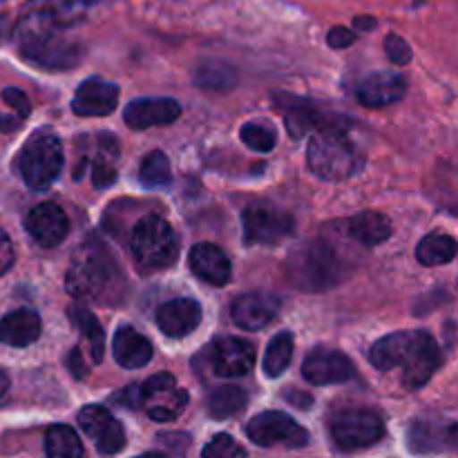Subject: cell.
<instances>
[{"instance_id": "cell-1", "label": "cell", "mask_w": 458, "mask_h": 458, "mask_svg": "<svg viewBox=\"0 0 458 458\" xmlns=\"http://www.w3.org/2000/svg\"><path fill=\"white\" fill-rule=\"evenodd\" d=\"M49 4L43 9H31L18 21L13 30V40L18 45V52L34 65L45 70H70L76 67L81 58V47L72 38L65 36L67 12Z\"/></svg>"}, {"instance_id": "cell-2", "label": "cell", "mask_w": 458, "mask_h": 458, "mask_svg": "<svg viewBox=\"0 0 458 458\" xmlns=\"http://www.w3.org/2000/svg\"><path fill=\"white\" fill-rule=\"evenodd\" d=\"M369 360L380 371L403 369L405 387L420 389L437 374L443 356L437 338L428 331H396L371 347Z\"/></svg>"}, {"instance_id": "cell-3", "label": "cell", "mask_w": 458, "mask_h": 458, "mask_svg": "<svg viewBox=\"0 0 458 458\" xmlns=\"http://www.w3.org/2000/svg\"><path fill=\"white\" fill-rule=\"evenodd\" d=\"M121 284L123 277L110 250L94 237L81 242L65 273V289L88 302H107L119 295Z\"/></svg>"}, {"instance_id": "cell-4", "label": "cell", "mask_w": 458, "mask_h": 458, "mask_svg": "<svg viewBox=\"0 0 458 458\" xmlns=\"http://www.w3.org/2000/svg\"><path fill=\"white\" fill-rule=\"evenodd\" d=\"M307 164L311 173L325 182H344L360 173L365 157L344 134L343 123H335L313 132L309 141Z\"/></svg>"}, {"instance_id": "cell-5", "label": "cell", "mask_w": 458, "mask_h": 458, "mask_svg": "<svg viewBox=\"0 0 458 458\" xmlns=\"http://www.w3.org/2000/svg\"><path fill=\"white\" fill-rule=\"evenodd\" d=\"M291 282L304 291H325L343 282L352 267L329 242H309L291 258Z\"/></svg>"}, {"instance_id": "cell-6", "label": "cell", "mask_w": 458, "mask_h": 458, "mask_svg": "<svg viewBox=\"0 0 458 458\" xmlns=\"http://www.w3.org/2000/svg\"><path fill=\"white\" fill-rule=\"evenodd\" d=\"M130 249H132L139 267H143L146 271H164L177 262V233L159 215H146L134 224Z\"/></svg>"}, {"instance_id": "cell-7", "label": "cell", "mask_w": 458, "mask_h": 458, "mask_svg": "<svg viewBox=\"0 0 458 458\" xmlns=\"http://www.w3.org/2000/svg\"><path fill=\"white\" fill-rule=\"evenodd\" d=\"M63 161H65V157H63V146L58 137L40 132L31 137L21 150L18 168H21L22 182L31 191H45L61 174Z\"/></svg>"}, {"instance_id": "cell-8", "label": "cell", "mask_w": 458, "mask_h": 458, "mask_svg": "<svg viewBox=\"0 0 458 458\" xmlns=\"http://www.w3.org/2000/svg\"><path fill=\"white\" fill-rule=\"evenodd\" d=\"M329 432L335 445L344 452L365 450L383 438L385 425L378 414L369 410H338L329 420Z\"/></svg>"}, {"instance_id": "cell-9", "label": "cell", "mask_w": 458, "mask_h": 458, "mask_svg": "<svg viewBox=\"0 0 458 458\" xmlns=\"http://www.w3.org/2000/svg\"><path fill=\"white\" fill-rule=\"evenodd\" d=\"M139 405L157 423H168L179 419L188 405V394L177 385V378L168 371L150 376L139 385Z\"/></svg>"}, {"instance_id": "cell-10", "label": "cell", "mask_w": 458, "mask_h": 458, "mask_svg": "<svg viewBox=\"0 0 458 458\" xmlns=\"http://www.w3.org/2000/svg\"><path fill=\"white\" fill-rule=\"evenodd\" d=\"M246 437L259 447L300 450L309 443V434L284 411H262L246 425Z\"/></svg>"}, {"instance_id": "cell-11", "label": "cell", "mask_w": 458, "mask_h": 458, "mask_svg": "<svg viewBox=\"0 0 458 458\" xmlns=\"http://www.w3.org/2000/svg\"><path fill=\"white\" fill-rule=\"evenodd\" d=\"M246 244L276 246L293 235L295 222L289 213L271 204H250L242 213Z\"/></svg>"}, {"instance_id": "cell-12", "label": "cell", "mask_w": 458, "mask_h": 458, "mask_svg": "<svg viewBox=\"0 0 458 458\" xmlns=\"http://www.w3.org/2000/svg\"><path fill=\"white\" fill-rule=\"evenodd\" d=\"M79 428L88 438H92L98 454H119L125 447L123 425L103 405H88L79 411Z\"/></svg>"}, {"instance_id": "cell-13", "label": "cell", "mask_w": 458, "mask_h": 458, "mask_svg": "<svg viewBox=\"0 0 458 458\" xmlns=\"http://www.w3.org/2000/svg\"><path fill=\"white\" fill-rule=\"evenodd\" d=\"M302 376L307 383L316 385V387H325V385H338L352 380L356 376V367L338 349L318 347L304 358Z\"/></svg>"}, {"instance_id": "cell-14", "label": "cell", "mask_w": 458, "mask_h": 458, "mask_svg": "<svg viewBox=\"0 0 458 458\" xmlns=\"http://www.w3.org/2000/svg\"><path fill=\"white\" fill-rule=\"evenodd\" d=\"M282 309V300L271 291H250V293L240 295L233 302L231 316L240 329L259 331L276 320Z\"/></svg>"}, {"instance_id": "cell-15", "label": "cell", "mask_w": 458, "mask_h": 458, "mask_svg": "<svg viewBox=\"0 0 458 458\" xmlns=\"http://www.w3.org/2000/svg\"><path fill=\"white\" fill-rule=\"evenodd\" d=\"M25 228L30 233L31 240L43 249H56L70 231V222H67L65 210L54 201H43V204L34 206L25 219Z\"/></svg>"}, {"instance_id": "cell-16", "label": "cell", "mask_w": 458, "mask_h": 458, "mask_svg": "<svg viewBox=\"0 0 458 458\" xmlns=\"http://www.w3.org/2000/svg\"><path fill=\"white\" fill-rule=\"evenodd\" d=\"M182 116L179 101L168 97L161 98H134L125 106L123 121L132 130H148L155 125H170Z\"/></svg>"}, {"instance_id": "cell-17", "label": "cell", "mask_w": 458, "mask_h": 458, "mask_svg": "<svg viewBox=\"0 0 458 458\" xmlns=\"http://www.w3.org/2000/svg\"><path fill=\"white\" fill-rule=\"evenodd\" d=\"M119 103V88L101 76H89L79 85L72 101V110L79 116H106Z\"/></svg>"}, {"instance_id": "cell-18", "label": "cell", "mask_w": 458, "mask_h": 458, "mask_svg": "<svg viewBox=\"0 0 458 458\" xmlns=\"http://www.w3.org/2000/svg\"><path fill=\"white\" fill-rule=\"evenodd\" d=\"M210 352L215 374L222 378H242L255 365V347L242 338H219Z\"/></svg>"}, {"instance_id": "cell-19", "label": "cell", "mask_w": 458, "mask_h": 458, "mask_svg": "<svg viewBox=\"0 0 458 458\" xmlns=\"http://www.w3.org/2000/svg\"><path fill=\"white\" fill-rule=\"evenodd\" d=\"M407 79L396 72H374L356 85V98L365 107H385L401 101Z\"/></svg>"}, {"instance_id": "cell-20", "label": "cell", "mask_w": 458, "mask_h": 458, "mask_svg": "<svg viewBox=\"0 0 458 458\" xmlns=\"http://www.w3.org/2000/svg\"><path fill=\"white\" fill-rule=\"evenodd\" d=\"M201 304L192 298H177L161 304L157 311V327L168 338H186L199 327Z\"/></svg>"}, {"instance_id": "cell-21", "label": "cell", "mask_w": 458, "mask_h": 458, "mask_svg": "<svg viewBox=\"0 0 458 458\" xmlns=\"http://www.w3.org/2000/svg\"><path fill=\"white\" fill-rule=\"evenodd\" d=\"M191 271L195 273L199 280L208 282L213 286H226L231 282L233 267L228 255L224 253L219 246L208 244V242H201V244H195L191 250Z\"/></svg>"}, {"instance_id": "cell-22", "label": "cell", "mask_w": 458, "mask_h": 458, "mask_svg": "<svg viewBox=\"0 0 458 458\" xmlns=\"http://www.w3.org/2000/svg\"><path fill=\"white\" fill-rule=\"evenodd\" d=\"M277 107L284 110L286 128L293 134V139L304 137V134L313 132V130L327 128V125L343 123L340 119H331V116L322 114L313 103H307L304 98L286 97V94H280V97H277Z\"/></svg>"}, {"instance_id": "cell-23", "label": "cell", "mask_w": 458, "mask_h": 458, "mask_svg": "<svg viewBox=\"0 0 458 458\" xmlns=\"http://www.w3.org/2000/svg\"><path fill=\"white\" fill-rule=\"evenodd\" d=\"M43 322L31 309H18L0 320V343L9 347H30L40 338Z\"/></svg>"}, {"instance_id": "cell-24", "label": "cell", "mask_w": 458, "mask_h": 458, "mask_svg": "<svg viewBox=\"0 0 458 458\" xmlns=\"http://www.w3.org/2000/svg\"><path fill=\"white\" fill-rule=\"evenodd\" d=\"M114 360L123 369H141L152 360V344L134 327H119L114 335Z\"/></svg>"}, {"instance_id": "cell-25", "label": "cell", "mask_w": 458, "mask_h": 458, "mask_svg": "<svg viewBox=\"0 0 458 458\" xmlns=\"http://www.w3.org/2000/svg\"><path fill=\"white\" fill-rule=\"evenodd\" d=\"M456 441V425H438L432 420L419 419L410 429V445L414 452H438L452 447Z\"/></svg>"}, {"instance_id": "cell-26", "label": "cell", "mask_w": 458, "mask_h": 458, "mask_svg": "<svg viewBox=\"0 0 458 458\" xmlns=\"http://www.w3.org/2000/svg\"><path fill=\"white\" fill-rule=\"evenodd\" d=\"M349 235L365 246H378L392 237V224L376 210H365L349 222Z\"/></svg>"}, {"instance_id": "cell-27", "label": "cell", "mask_w": 458, "mask_h": 458, "mask_svg": "<svg viewBox=\"0 0 458 458\" xmlns=\"http://www.w3.org/2000/svg\"><path fill=\"white\" fill-rule=\"evenodd\" d=\"M456 258V240L445 233H429L416 246V259L423 267H441Z\"/></svg>"}, {"instance_id": "cell-28", "label": "cell", "mask_w": 458, "mask_h": 458, "mask_svg": "<svg viewBox=\"0 0 458 458\" xmlns=\"http://www.w3.org/2000/svg\"><path fill=\"white\" fill-rule=\"evenodd\" d=\"M67 313H70L72 325H74L76 329L83 334L85 343H88L89 358H92V362H101L103 349H106V338H103V329H101V325H98L97 316H94L92 311H88V309L76 307V304H72V307L67 309Z\"/></svg>"}, {"instance_id": "cell-29", "label": "cell", "mask_w": 458, "mask_h": 458, "mask_svg": "<svg viewBox=\"0 0 458 458\" xmlns=\"http://www.w3.org/2000/svg\"><path fill=\"white\" fill-rule=\"evenodd\" d=\"M116 159H119V146H116V141L110 137V134H103L101 150H98V155L94 157V164H92V183L97 191L110 188L112 183L116 182V177H119Z\"/></svg>"}, {"instance_id": "cell-30", "label": "cell", "mask_w": 458, "mask_h": 458, "mask_svg": "<svg viewBox=\"0 0 458 458\" xmlns=\"http://www.w3.org/2000/svg\"><path fill=\"white\" fill-rule=\"evenodd\" d=\"M83 452L79 434L67 425H54L45 434V454L49 458H81Z\"/></svg>"}, {"instance_id": "cell-31", "label": "cell", "mask_w": 458, "mask_h": 458, "mask_svg": "<svg viewBox=\"0 0 458 458\" xmlns=\"http://www.w3.org/2000/svg\"><path fill=\"white\" fill-rule=\"evenodd\" d=\"M291 358H293V335L289 331H282L276 338L268 343L267 353H264V374L268 378H280L291 365Z\"/></svg>"}, {"instance_id": "cell-32", "label": "cell", "mask_w": 458, "mask_h": 458, "mask_svg": "<svg viewBox=\"0 0 458 458\" xmlns=\"http://www.w3.org/2000/svg\"><path fill=\"white\" fill-rule=\"evenodd\" d=\"M246 401H249V396L244 394V389L235 387V385L217 387L208 396V414L213 419H228V416H235L237 411L244 410Z\"/></svg>"}, {"instance_id": "cell-33", "label": "cell", "mask_w": 458, "mask_h": 458, "mask_svg": "<svg viewBox=\"0 0 458 458\" xmlns=\"http://www.w3.org/2000/svg\"><path fill=\"white\" fill-rule=\"evenodd\" d=\"M139 182H141L143 188H150V191L170 186V182H173V170H170L168 157L161 150L150 152V155L141 161Z\"/></svg>"}, {"instance_id": "cell-34", "label": "cell", "mask_w": 458, "mask_h": 458, "mask_svg": "<svg viewBox=\"0 0 458 458\" xmlns=\"http://www.w3.org/2000/svg\"><path fill=\"white\" fill-rule=\"evenodd\" d=\"M240 137H242V141H244L246 146L255 152H271L273 148H276V141H277L276 130L267 123H258V121H250V123H246L244 128H242Z\"/></svg>"}, {"instance_id": "cell-35", "label": "cell", "mask_w": 458, "mask_h": 458, "mask_svg": "<svg viewBox=\"0 0 458 458\" xmlns=\"http://www.w3.org/2000/svg\"><path fill=\"white\" fill-rule=\"evenodd\" d=\"M197 81H199V85H204V88L226 89L235 85L237 76L231 65H224V63H206V65H201Z\"/></svg>"}, {"instance_id": "cell-36", "label": "cell", "mask_w": 458, "mask_h": 458, "mask_svg": "<svg viewBox=\"0 0 458 458\" xmlns=\"http://www.w3.org/2000/svg\"><path fill=\"white\" fill-rule=\"evenodd\" d=\"M204 458H244L246 450L242 445H237V441L228 434H217L208 445L201 452Z\"/></svg>"}, {"instance_id": "cell-37", "label": "cell", "mask_w": 458, "mask_h": 458, "mask_svg": "<svg viewBox=\"0 0 458 458\" xmlns=\"http://www.w3.org/2000/svg\"><path fill=\"white\" fill-rule=\"evenodd\" d=\"M385 52L392 58V63L396 65H405V63L411 61V47L405 38H401L398 34H389L385 38Z\"/></svg>"}, {"instance_id": "cell-38", "label": "cell", "mask_w": 458, "mask_h": 458, "mask_svg": "<svg viewBox=\"0 0 458 458\" xmlns=\"http://www.w3.org/2000/svg\"><path fill=\"white\" fill-rule=\"evenodd\" d=\"M3 98H4V103H7L9 107H13V110H16V114L21 116V119H27V116L31 114L30 98H27V94L22 92V89L4 88L3 89Z\"/></svg>"}, {"instance_id": "cell-39", "label": "cell", "mask_w": 458, "mask_h": 458, "mask_svg": "<svg viewBox=\"0 0 458 458\" xmlns=\"http://www.w3.org/2000/svg\"><path fill=\"white\" fill-rule=\"evenodd\" d=\"M327 43H329V47H334V49H344V47H349V45L356 43V34L343 25L331 27L329 34H327Z\"/></svg>"}, {"instance_id": "cell-40", "label": "cell", "mask_w": 458, "mask_h": 458, "mask_svg": "<svg viewBox=\"0 0 458 458\" xmlns=\"http://www.w3.org/2000/svg\"><path fill=\"white\" fill-rule=\"evenodd\" d=\"M13 264V244L4 231H0V276L7 273Z\"/></svg>"}, {"instance_id": "cell-41", "label": "cell", "mask_w": 458, "mask_h": 458, "mask_svg": "<svg viewBox=\"0 0 458 458\" xmlns=\"http://www.w3.org/2000/svg\"><path fill=\"white\" fill-rule=\"evenodd\" d=\"M157 441H159L161 445H168V450L173 452H183L191 445V438H188L186 434H159Z\"/></svg>"}, {"instance_id": "cell-42", "label": "cell", "mask_w": 458, "mask_h": 458, "mask_svg": "<svg viewBox=\"0 0 458 458\" xmlns=\"http://www.w3.org/2000/svg\"><path fill=\"white\" fill-rule=\"evenodd\" d=\"M67 365H70V369L74 371L76 378H83V376H88V369H85V362H83V352H81L79 347L72 352V356L67 358Z\"/></svg>"}, {"instance_id": "cell-43", "label": "cell", "mask_w": 458, "mask_h": 458, "mask_svg": "<svg viewBox=\"0 0 458 458\" xmlns=\"http://www.w3.org/2000/svg\"><path fill=\"white\" fill-rule=\"evenodd\" d=\"M116 401L125 403V407H141L139 405V385H130L125 392L116 394Z\"/></svg>"}, {"instance_id": "cell-44", "label": "cell", "mask_w": 458, "mask_h": 458, "mask_svg": "<svg viewBox=\"0 0 458 458\" xmlns=\"http://www.w3.org/2000/svg\"><path fill=\"white\" fill-rule=\"evenodd\" d=\"M21 121L18 114H0V132H16L21 128Z\"/></svg>"}, {"instance_id": "cell-45", "label": "cell", "mask_w": 458, "mask_h": 458, "mask_svg": "<svg viewBox=\"0 0 458 458\" xmlns=\"http://www.w3.org/2000/svg\"><path fill=\"white\" fill-rule=\"evenodd\" d=\"M376 25H378V21H376V18H371V16H356V18H353V30L371 31Z\"/></svg>"}, {"instance_id": "cell-46", "label": "cell", "mask_w": 458, "mask_h": 458, "mask_svg": "<svg viewBox=\"0 0 458 458\" xmlns=\"http://www.w3.org/2000/svg\"><path fill=\"white\" fill-rule=\"evenodd\" d=\"M9 396V378L3 369H0V403L7 401Z\"/></svg>"}, {"instance_id": "cell-47", "label": "cell", "mask_w": 458, "mask_h": 458, "mask_svg": "<svg viewBox=\"0 0 458 458\" xmlns=\"http://www.w3.org/2000/svg\"><path fill=\"white\" fill-rule=\"evenodd\" d=\"M67 4H70V7H89V4H97L98 0H65Z\"/></svg>"}, {"instance_id": "cell-48", "label": "cell", "mask_w": 458, "mask_h": 458, "mask_svg": "<svg viewBox=\"0 0 458 458\" xmlns=\"http://www.w3.org/2000/svg\"><path fill=\"white\" fill-rule=\"evenodd\" d=\"M286 398H289V401H293V403L304 401V403H307V405H311V398H309V396H302V394H298V396H293V394H286Z\"/></svg>"}, {"instance_id": "cell-49", "label": "cell", "mask_w": 458, "mask_h": 458, "mask_svg": "<svg viewBox=\"0 0 458 458\" xmlns=\"http://www.w3.org/2000/svg\"><path fill=\"white\" fill-rule=\"evenodd\" d=\"M3 36H4V21L0 18V38H3Z\"/></svg>"}, {"instance_id": "cell-50", "label": "cell", "mask_w": 458, "mask_h": 458, "mask_svg": "<svg viewBox=\"0 0 458 458\" xmlns=\"http://www.w3.org/2000/svg\"><path fill=\"white\" fill-rule=\"evenodd\" d=\"M423 3H425V0H414V7H420Z\"/></svg>"}]
</instances>
